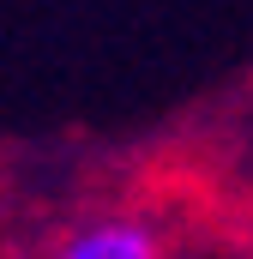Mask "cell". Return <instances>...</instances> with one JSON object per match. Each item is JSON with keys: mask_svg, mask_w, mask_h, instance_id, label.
Listing matches in <instances>:
<instances>
[{"mask_svg": "<svg viewBox=\"0 0 253 259\" xmlns=\"http://www.w3.org/2000/svg\"><path fill=\"white\" fill-rule=\"evenodd\" d=\"M163 247V235L145 217H91L78 229H66L61 253L66 259H151Z\"/></svg>", "mask_w": 253, "mask_h": 259, "instance_id": "1", "label": "cell"}]
</instances>
